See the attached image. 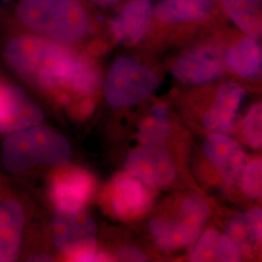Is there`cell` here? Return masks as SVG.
<instances>
[{"label":"cell","instance_id":"9","mask_svg":"<svg viewBox=\"0 0 262 262\" xmlns=\"http://www.w3.org/2000/svg\"><path fill=\"white\" fill-rule=\"evenodd\" d=\"M42 110L18 88L0 84V133H13L43 122Z\"/></svg>","mask_w":262,"mask_h":262},{"label":"cell","instance_id":"22","mask_svg":"<svg viewBox=\"0 0 262 262\" xmlns=\"http://www.w3.org/2000/svg\"><path fill=\"white\" fill-rule=\"evenodd\" d=\"M244 192L253 198L262 197V159L253 160L242 174Z\"/></svg>","mask_w":262,"mask_h":262},{"label":"cell","instance_id":"24","mask_svg":"<svg viewBox=\"0 0 262 262\" xmlns=\"http://www.w3.org/2000/svg\"><path fill=\"white\" fill-rule=\"evenodd\" d=\"M245 217L255 241H262V209L253 208L247 212Z\"/></svg>","mask_w":262,"mask_h":262},{"label":"cell","instance_id":"26","mask_svg":"<svg viewBox=\"0 0 262 262\" xmlns=\"http://www.w3.org/2000/svg\"><path fill=\"white\" fill-rule=\"evenodd\" d=\"M84 1L100 8H110V7L121 5L126 0H84Z\"/></svg>","mask_w":262,"mask_h":262},{"label":"cell","instance_id":"1","mask_svg":"<svg viewBox=\"0 0 262 262\" xmlns=\"http://www.w3.org/2000/svg\"><path fill=\"white\" fill-rule=\"evenodd\" d=\"M80 54L69 45L33 33L12 38L4 49L8 66L29 84L42 90H68Z\"/></svg>","mask_w":262,"mask_h":262},{"label":"cell","instance_id":"8","mask_svg":"<svg viewBox=\"0 0 262 262\" xmlns=\"http://www.w3.org/2000/svg\"><path fill=\"white\" fill-rule=\"evenodd\" d=\"M148 187L127 172L116 176L107 190V201L113 214L122 220H131L146 212L151 201Z\"/></svg>","mask_w":262,"mask_h":262},{"label":"cell","instance_id":"6","mask_svg":"<svg viewBox=\"0 0 262 262\" xmlns=\"http://www.w3.org/2000/svg\"><path fill=\"white\" fill-rule=\"evenodd\" d=\"M206 201L197 195L188 196L180 207L175 219L157 216L150 222V233L164 251H174L192 243L208 215Z\"/></svg>","mask_w":262,"mask_h":262},{"label":"cell","instance_id":"15","mask_svg":"<svg viewBox=\"0 0 262 262\" xmlns=\"http://www.w3.org/2000/svg\"><path fill=\"white\" fill-rule=\"evenodd\" d=\"M245 91L239 84L227 83L217 91L215 101L204 118L208 130L224 132L231 126L237 110L243 100Z\"/></svg>","mask_w":262,"mask_h":262},{"label":"cell","instance_id":"17","mask_svg":"<svg viewBox=\"0 0 262 262\" xmlns=\"http://www.w3.org/2000/svg\"><path fill=\"white\" fill-rule=\"evenodd\" d=\"M190 260L195 262L240 261V253L231 238L209 230L193 248Z\"/></svg>","mask_w":262,"mask_h":262},{"label":"cell","instance_id":"10","mask_svg":"<svg viewBox=\"0 0 262 262\" xmlns=\"http://www.w3.org/2000/svg\"><path fill=\"white\" fill-rule=\"evenodd\" d=\"M154 12V0H126L108 26L113 39L123 45H136L145 37Z\"/></svg>","mask_w":262,"mask_h":262},{"label":"cell","instance_id":"2","mask_svg":"<svg viewBox=\"0 0 262 262\" xmlns=\"http://www.w3.org/2000/svg\"><path fill=\"white\" fill-rule=\"evenodd\" d=\"M15 13L31 33L66 45L82 42L94 26L82 0H19Z\"/></svg>","mask_w":262,"mask_h":262},{"label":"cell","instance_id":"5","mask_svg":"<svg viewBox=\"0 0 262 262\" xmlns=\"http://www.w3.org/2000/svg\"><path fill=\"white\" fill-rule=\"evenodd\" d=\"M159 85V78L149 66L135 57H117L104 84L107 102L115 108L139 103L150 97Z\"/></svg>","mask_w":262,"mask_h":262},{"label":"cell","instance_id":"21","mask_svg":"<svg viewBox=\"0 0 262 262\" xmlns=\"http://www.w3.org/2000/svg\"><path fill=\"white\" fill-rule=\"evenodd\" d=\"M243 135L251 147L262 149V102L254 105L245 118Z\"/></svg>","mask_w":262,"mask_h":262},{"label":"cell","instance_id":"23","mask_svg":"<svg viewBox=\"0 0 262 262\" xmlns=\"http://www.w3.org/2000/svg\"><path fill=\"white\" fill-rule=\"evenodd\" d=\"M228 233L235 244L245 249L255 241L245 215H237L231 220L228 226Z\"/></svg>","mask_w":262,"mask_h":262},{"label":"cell","instance_id":"7","mask_svg":"<svg viewBox=\"0 0 262 262\" xmlns=\"http://www.w3.org/2000/svg\"><path fill=\"white\" fill-rule=\"evenodd\" d=\"M124 167L127 173L150 187H164L176 175L174 163L164 145L141 144L128 154Z\"/></svg>","mask_w":262,"mask_h":262},{"label":"cell","instance_id":"3","mask_svg":"<svg viewBox=\"0 0 262 262\" xmlns=\"http://www.w3.org/2000/svg\"><path fill=\"white\" fill-rule=\"evenodd\" d=\"M70 157L68 141L40 125L11 133L2 147V163L13 174L23 173L36 165L61 166Z\"/></svg>","mask_w":262,"mask_h":262},{"label":"cell","instance_id":"20","mask_svg":"<svg viewBox=\"0 0 262 262\" xmlns=\"http://www.w3.org/2000/svg\"><path fill=\"white\" fill-rule=\"evenodd\" d=\"M167 111L163 106L154 109L151 116L141 123L138 138L141 144L145 145H164L169 135Z\"/></svg>","mask_w":262,"mask_h":262},{"label":"cell","instance_id":"12","mask_svg":"<svg viewBox=\"0 0 262 262\" xmlns=\"http://www.w3.org/2000/svg\"><path fill=\"white\" fill-rule=\"evenodd\" d=\"M92 174L82 169L60 170L51 182V196L56 206L84 207L94 189Z\"/></svg>","mask_w":262,"mask_h":262},{"label":"cell","instance_id":"13","mask_svg":"<svg viewBox=\"0 0 262 262\" xmlns=\"http://www.w3.org/2000/svg\"><path fill=\"white\" fill-rule=\"evenodd\" d=\"M222 70V58L214 48H199L179 56L172 73L188 84H203L213 80Z\"/></svg>","mask_w":262,"mask_h":262},{"label":"cell","instance_id":"16","mask_svg":"<svg viewBox=\"0 0 262 262\" xmlns=\"http://www.w3.org/2000/svg\"><path fill=\"white\" fill-rule=\"evenodd\" d=\"M211 9L210 0H160L152 15L164 25H178L201 19Z\"/></svg>","mask_w":262,"mask_h":262},{"label":"cell","instance_id":"4","mask_svg":"<svg viewBox=\"0 0 262 262\" xmlns=\"http://www.w3.org/2000/svg\"><path fill=\"white\" fill-rule=\"evenodd\" d=\"M56 247L74 261H104V254L96 253V226L84 207L56 206L53 219Z\"/></svg>","mask_w":262,"mask_h":262},{"label":"cell","instance_id":"18","mask_svg":"<svg viewBox=\"0 0 262 262\" xmlns=\"http://www.w3.org/2000/svg\"><path fill=\"white\" fill-rule=\"evenodd\" d=\"M228 67L237 75L244 78H253L262 70V50L251 37L242 38L225 55Z\"/></svg>","mask_w":262,"mask_h":262},{"label":"cell","instance_id":"19","mask_svg":"<svg viewBox=\"0 0 262 262\" xmlns=\"http://www.w3.org/2000/svg\"><path fill=\"white\" fill-rule=\"evenodd\" d=\"M226 13L249 37H262V0H221Z\"/></svg>","mask_w":262,"mask_h":262},{"label":"cell","instance_id":"11","mask_svg":"<svg viewBox=\"0 0 262 262\" xmlns=\"http://www.w3.org/2000/svg\"><path fill=\"white\" fill-rule=\"evenodd\" d=\"M204 151L226 183L234 184L242 177L246 157L234 140L223 134H211L204 141Z\"/></svg>","mask_w":262,"mask_h":262},{"label":"cell","instance_id":"25","mask_svg":"<svg viewBox=\"0 0 262 262\" xmlns=\"http://www.w3.org/2000/svg\"><path fill=\"white\" fill-rule=\"evenodd\" d=\"M119 257H120V259L126 260V261H144L147 259L144 253H141L135 249H130V248L122 250Z\"/></svg>","mask_w":262,"mask_h":262},{"label":"cell","instance_id":"14","mask_svg":"<svg viewBox=\"0 0 262 262\" xmlns=\"http://www.w3.org/2000/svg\"><path fill=\"white\" fill-rule=\"evenodd\" d=\"M25 212L15 200L0 203V261H14L19 254Z\"/></svg>","mask_w":262,"mask_h":262}]
</instances>
